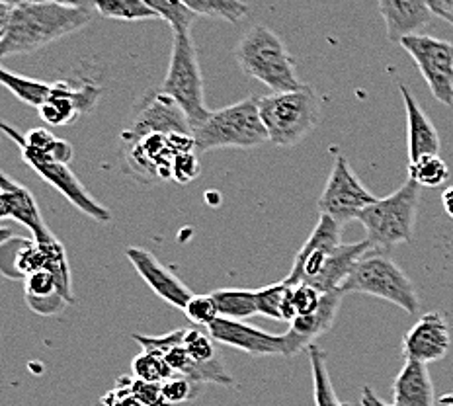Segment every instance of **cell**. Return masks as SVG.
I'll return each mask as SVG.
<instances>
[{"label":"cell","mask_w":453,"mask_h":406,"mask_svg":"<svg viewBox=\"0 0 453 406\" xmlns=\"http://www.w3.org/2000/svg\"><path fill=\"white\" fill-rule=\"evenodd\" d=\"M96 11L51 3L16 4L11 20L0 30V57L34 53L87 27Z\"/></svg>","instance_id":"cell-1"},{"label":"cell","mask_w":453,"mask_h":406,"mask_svg":"<svg viewBox=\"0 0 453 406\" xmlns=\"http://www.w3.org/2000/svg\"><path fill=\"white\" fill-rule=\"evenodd\" d=\"M234 59L244 74L266 84L272 92H291L305 87L297 77L294 55L268 26H252L234 47Z\"/></svg>","instance_id":"cell-2"},{"label":"cell","mask_w":453,"mask_h":406,"mask_svg":"<svg viewBox=\"0 0 453 406\" xmlns=\"http://www.w3.org/2000/svg\"><path fill=\"white\" fill-rule=\"evenodd\" d=\"M420 205V186L409 180L395 194L381 197L357 217L373 250H389L396 244L412 242L414 223Z\"/></svg>","instance_id":"cell-3"},{"label":"cell","mask_w":453,"mask_h":406,"mask_svg":"<svg viewBox=\"0 0 453 406\" xmlns=\"http://www.w3.org/2000/svg\"><path fill=\"white\" fill-rule=\"evenodd\" d=\"M194 139L196 150L200 153L215 149H254L270 141L257 98L211 111L210 118L194 129Z\"/></svg>","instance_id":"cell-4"},{"label":"cell","mask_w":453,"mask_h":406,"mask_svg":"<svg viewBox=\"0 0 453 406\" xmlns=\"http://www.w3.org/2000/svg\"><path fill=\"white\" fill-rule=\"evenodd\" d=\"M260 116L268 131L270 143L294 147L319 126L320 98L305 87L291 92H272L258 98Z\"/></svg>","instance_id":"cell-5"},{"label":"cell","mask_w":453,"mask_h":406,"mask_svg":"<svg viewBox=\"0 0 453 406\" xmlns=\"http://www.w3.org/2000/svg\"><path fill=\"white\" fill-rule=\"evenodd\" d=\"M342 294H364L389 301L404 313H418L420 297L411 278L383 250H372L356 264L350 276L340 287Z\"/></svg>","instance_id":"cell-6"},{"label":"cell","mask_w":453,"mask_h":406,"mask_svg":"<svg viewBox=\"0 0 453 406\" xmlns=\"http://www.w3.org/2000/svg\"><path fill=\"white\" fill-rule=\"evenodd\" d=\"M160 90L184 110L192 126V134L210 118L211 110L205 106L203 74L190 34H174L168 71Z\"/></svg>","instance_id":"cell-7"},{"label":"cell","mask_w":453,"mask_h":406,"mask_svg":"<svg viewBox=\"0 0 453 406\" xmlns=\"http://www.w3.org/2000/svg\"><path fill=\"white\" fill-rule=\"evenodd\" d=\"M3 131L14 141L18 149H20L24 163L30 168H34L35 174L43 178L47 184H51L57 192L67 197V200L74 207H77V210H81L84 215H88L90 219L98 221V223H108L111 219V213L106 210V207H102L87 192V188H84L79 178L74 176L69 165L57 163V160H53L50 155L40 153V150L27 147L24 143V137L20 131H18L14 126L6 124V121L3 124Z\"/></svg>","instance_id":"cell-8"},{"label":"cell","mask_w":453,"mask_h":406,"mask_svg":"<svg viewBox=\"0 0 453 406\" xmlns=\"http://www.w3.org/2000/svg\"><path fill=\"white\" fill-rule=\"evenodd\" d=\"M380 197H375L367 188L360 182V178L354 174V170L344 155H336L333 170L326 180L323 194L319 197V213L333 217L340 225L357 221V217L375 203Z\"/></svg>","instance_id":"cell-9"},{"label":"cell","mask_w":453,"mask_h":406,"mask_svg":"<svg viewBox=\"0 0 453 406\" xmlns=\"http://www.w3.org/2000/svg\"><path fill=\"white\" fill-rule=\"evenodd\" d=\"M192 134L184 110L163 90L147 92L121 134V143H135L149 135Z\"/></svg>","instance_id":"cell-10"},{"label":"cell","mask_w":453,"mask_h":406,"mask_svg":"<svg viewBox=\"0 0 453 406\" xmlns=\"http://www.w3.org/2000/svg\"><path fill=\"white\" fill-rule=\"evenodd\" d=\"M407 51L426 80L434 98L451 106L453 103V43L426 34L409 35L399 43Z\"/></svg>","instance_id":"cell-11"},{"label":"cell","mask_w":453,"mask_h":406,"mask_svg":"<svg viewBox=\"0 0 453 406\" xmlns=\"http://www.w3.org/2000/svg\"><path fill=\"white\" fill-rule=\"evenodd\" d=\"M186 330L188 328H176L165 336L134 334V340L139 342V346L143 348V350L158 352L163 356L176 375H184L197 385L217 383V385L233 387L234 379L229 375V372L225 370V365L219 357H215L213 362H207V364H196L192 360L190 354H188V350L184 348Z\"/></svg>","instance_id":"cell-12"},{"label":"cell","mask_w":453,"mask_h":406,"mask_svg":"<svg viewBox=\"0 0 453 406\" xmlns=\"http://www.w3.org/2000/svg\"><path fill=\"white\" fill-rule=\"evenodd\" d=\"M340 233H342V225L334 221L333 217L320 215L319 223L309 234L307 242L301 247L297 257L294 260V268L283 280L288 286H299V283H313L319 273L323 272L325 264L340 242Z\"/></svg>","instance_id":"cell-13"},{"label":"cell","mask_w":453,"mask_h":406,"mask_svg":"<svg viewBox=\"0 0 453 406\" xmlns=\"http://www.w3.org/2000/svg\"><path fill=\"white\" fill-rule=\"evenodd\" d=\"M215 342L237 348V350L250 356H283L286 357V336L270 334L264 330L250 326L242 320H233L219 317L207 326Z\"/></svg>","instance_id":"cell-14"},{"label":"cell","mask_w":453,"mask_h":406,"mask_svg":"<svg viewBox=\"0 0 453 406\" xmlns=\"http://www.w3.org/2000/svg\"><path fill=\"white\" fill-rule=\"evenodd\" d=\"M451 344L448 320L438 310L422 315L403 338L404 360L422 364L440 362L448 354Z\"/></svg>","instance_id":"cell-15"},{"label":"cell","mask_w":453,"mask_h":406,"mask_svg":"<svg viewBox=\"0 0 453 406\" xmlns=\"http://www.w3.org/2000/svg\"><path fill=\"white\" fill-rule=\"evenodd\" d=\"M124 163L129 174H135L139 180L155 182L173 178L174 153L168 145V135H149L135 143H126Z\"/></svg>","instance_id":"cell-16"},{"label":"cell","mask_w":453,"mask_h":406,"mask_svg":"<svg viewBox=\"0 0 453 406\" xmlns=\"http://www.w3.org/2000/svg\"><path fill=\"white\" fill-rule=\"evenodd\" d=\"M0 217L27 226L35 242H47L55 237L43 221L34 194L20 182L12 180L8 172H0Z\"/></svg>","instance_id":"cell-17"},{"label":"cell","mask_w":453,"mask_h":406,"mask_svg":"<svg viewBox=\"0 0 453 406\" xmlns=\"http://www.w3.org/2000/svg\"><path fill=\"white\" fill-rule=\"evenodd\" d=\"M342 299L344 294L340 289L328 291V294H323V301H320V307L315 313L296 317L291 320L289 328L283 333V336H286V357H294L299 352L309 350L319 336H323L333 328Z\"/></svg>","instance_id":"cell-18"},{"label":"cell","mask_w":453,"mask_h":406,"mask_svg":"<svg viewBox=\"0 0 453 406\" xmlns=\"http://www.w3.org/2000/svg\"><path fill=\"white\" fill-rule=\"evenodd\" d=\"M126 257L131 262V266L135 268V272L145 280L147 286L153 289L160 299L176 309H186L188 301L194 297V294L174 276L173 272L157 260L155 254H150L147 249L141 247H127Z\"/></svg>","instance_id":"cell-19"},{"label":"cell","mask_w":453,"mask_h":406,"mask_svg":"<svg viewBox=\"0 0 453 406\" xmlns=\"http://www.w3.org/2000/svg\"><path fill=\"white\" fill-rule=\"evenodd\" d=\"M377 4L385 22L387 37L395 43L420 34L434 18L428 0H377Z\"/></svg>","instance_id":"cell-20"},{"label":"cell","mask_w":453,"mask_h":406,"mask_svg":"<svg viewBox=\"0 0 453 406\" xmlns=\"http://www.w3.org/2000/svg\"><path fill=\"white\" fill-rule=\"evenodd\" d=\"M45 268V254L32 237H18L6 225L0 229V270L4 278L26 280Z\"/></svg>","instance_id":"cell-21"},{"label":"cell","mask_w":453,"mask_h":406,"mask_svg":"<svg viewBox=\"0 0 453 406\" xmlns=\"http://www.w3.org/2000/svg\"><path fill=\"white\" fill-rule=\"evenodd\" d=\"M395 406H436L428 365L417 360H404L393 383Z\"/></svg>","instance_id":"cell-22"},{"label":"cell","mask_w":453,"mask_h":406,"mask_svg":"<svg viewBox=\"0 0 453 406\" xmlns=\"http://www.w3.org/2000/svg\"><path fill=\"white\" fill-rule=\"evenodd\" d=\"M399 90L404 102V110H407L409 158L417 160L426 155H440V135L426 116V111L420 108L417 98L412 96V92L403 82L399 84Z\"/></svg>","instance_id":"cell-23"},{"label":"cell","mask_w":453,"mask_h":406,"mask_svg":"<svg viewBox=\"0 0 453 406\" xmlns=\"http://www.w3.org/2000/svg\"><path fill=\"white\" fill-rule=\"evenodd\" d=\"M372 250L373 247L367 239L362 242L338 244V247L330 252L323 272L319 273V278L311 283V286L317 287L319 291H323V294H328V291H338L342 287V283L348 280V276H350L352 270L356 268V264Z\"/></svg>","instance_id":"cell-24"},{"label":"cell","mask_w":453,"mask_h":406,"mask_svg":"<svg viewBox=\"0 0 453 406\" xmlns=\"http://www.w3.org/2000/svg\"><path fill=\"white\" fill-rule=\"evenodd\" d=\"M24 299L26 305L42 317H53L69 305L61 295L55 276L47 270L34 272L24 280Z\"/></svg>","instance_id":"cell-25"},{"label":"cell","mask_w":453,"mask_h":406,"mask_svg":"<svg viewBox=\"0 0 453 406\" xmlns=\"http://www.w3.org/2000/svg\"><path fill=\"white\" fill-rule=\"evenodd\" d=\"M0 82L11 90L18 100H22L27 106H34L40 110L43 103L50 102L55 96V82H42L35 79L22 77V74H16L3 69L0 71Z\"/></svg>","instance_id":"cell-26"},{"label":"cell","mask_w":453,"mask_h":406,"mask_svg":"<svg viewBox=\"0 0 453 406\" xmlns=\"http://www.w3.org/2000/svg\"><path fill=\"white\" fill-rule=\"evenodd\" d=\"M219 317L244 320L258 315L257 289H217L211 294Z\"/></svg>","instance_id":"cell-27"},{"label":"cell","mask_w":453,"mask_h":406,"mask_svg":"<svg viewBox=\"0 0 453 406\" xmlns=\"http://www.w3.org/2000/svg\"><path fill=\"white\" fill-rule=\"evenodd\" d=\"M309 360H311V373H313V393H315V404L317 406H352L350 402H342L336 396V391L330 381L328 367H326V356L317 344L309 348Z\"/></svg>","instance_id":"cell-28"},{"label":"cell","mask_w":453,"mask_h":406,"mask_svg":"<svg viewBox=\"0 0 453 406\" xmlns=\"http://www.w3.org/2000/svg\"><path fill=\"white\" fill-rule=\"evenodd\" d=\"M96 14L111 20L141 22L158 18L145 0H96Z\"/></svg>","instance_id":"cell-29"},{"label":"cell","mask_w":453,"mask_h":406,"mask_svg":"<svg viewBox=\"0 0 453 406\" xmlns=\"http://www.w3.org/2000/svg\"><path fill=\"white\" fill-rule=\"evenodd\" d=\"M196 16L221 18L225 22L237 24L249 16L250 8L242 0H182Z\"/></svg>","instance_id":"cell-30"},{"label":"cell","mask_w":453,"mask_h":406,"mask_svg":"<svg viewBox=\"0 0 453 406\" xmlns=\"http://www.w3.org/2000/svg\"><path fill=\"white\" fill-rule=\"evenodd\" d=\"M409 178L420 188H438L449 178V168L440 155H426L409 160Z\"/></svg>","instance_id":"cell-31"},{"label":"cell","mask_w":453,"mask_h":406,"mask_svg":"<svg viewBox=\"0 0 453 406\" xmlns=\"http://www.w3.org/2000/svg\"><path fill=\"white\" fill-rule=\"evenodd\" d=\"M22 137H24V143L27 147L40 150V153L50 155L53 160H57V163L69 165L73 160V155H74L73 145L69 143V141L55 137L51 131L37 127V129L27 131V134Z\"/></svg>","instance_id":"cell-32"},{"label":"cell","mask_w":453,"mask_h":406,"mask_svg":"<svg viewBox=\"0 0 453 406\" xmlns=\"http://www.w3.org/2000/svg\"><path fill=\"white\" fill-rule=\"evenodd\" d=\"M145 3L153 8L160 20L173 27L174 34H190L197 16L182 0H145Z\"/></svg>","instance_id":"cell-33"},{"label":"cell","mask_w":453,"mask_h":406,"mask_svg":"<svg viewBox=\"0 0 453 406\" xmlns=\"http://www.w3.org/2000/svg\"><path fill=\"white\" fill-rule=\"evenodd\" d=\"M131 370H134L135 379L157 385H163L170 377L176 375L163 356L150 350H143L139 356H135Z\"/></svg>","instance_id":"cell-34"},{"label":"cell","mask_w":453,"mask_h":406,"mask_svg":"<svg viewBox=\"0 0 453 406\" xmlns=\"http://www.w3.org/2000/svg\"><path fill=\"white\" fill-rule=\"evenodd\" d=\"M40 111V118L43 119V124L47 126H69L71 121L77 119L82 111L77 100L73 98H53L43 106L37 110Z\"/></svg>","instance_id":"cell-35"},{"label":"cell","mask_w":453,"mask_h":406,"mask_svg":"<svg viewBox=\"0 0 453 406\" xmlns=\"http://www.w3.org/2000/svg\"><path fill=\"white\" fill-rule=\"evenodd\" d=\"M288 287L289 286L286 281H278V283H272V286L257 289L258 315L272 320H283L281 303H283V297L288 294Z\"/></svg>","instance_id":"cell-36"},{"label":"cell","mask_w":453,"mask_h":406,"mask_svg":"<svg viewBox=\"0 0 453 406\" xmlns=\"http://www.w3.org/2000/svg\"><path fill=\"white\" fill-rule=\"evenodd\" d=\"M160 391H163V399L170 404H182L188 401H194L197 395H200V385L188 379L184 375H173L160 385Z\"/></svg>","instance_id":"cell-37"},{"label":"cell","mask_w":453,"mask_h":406,"mask_svg":"<svg viewBox=\"0 0 453 406\" xmlns=\"http://www.w3.org/2000/svg\"><path fill=\"white\" fill-rule=\"evenodd\" d=\"M213 342L215 340L211 338V334H205L202 330H196V328L186 330L184 348L196 364H207V362H213L215 357H219Z\"/></svg>","instance_id":"cell-38"},{"label":"cell","mask_w":453,"mask_h":406,"mask_svg":"<svg viewBox=\"0 0 453 406\" xmlns=\"http://www.w3.org/2000/svg\"><path fill=\"white\" fill-rule=\"evenodd\" d=\"M184 315L192 320L197 326H210L215 318H219V310H217L215 301L210 295H194L184 309Z\"/></svg>","instance_id":"cell-39"},{"label":"cell","mask_w":453,"mask_h":406,"mask_svg":"<svg viewBox=\"0 0 453 406\" xmlns=\"http://www.w3.org/2000/svg\"><path fill=\"white\" fill-rule=\"evenodd\" d=\"M291 287H294L297 317L315 313V310L320 307V301H323V291H319L317 287L309 286V283H299V286H291Z\"/></svg>","instance_id":"cell-40"},{"label":"cell","mask_w":453,"mask_h":406,"mask_svg":"<svg viewBox=\"0 0 453 406\" xmlns=\"http://www.w3.org/2000/svg\"><path fill=\"white\" fill-rule=\"evenodd\" d=\"M200 174V160L196 153L176 155L173 163V178L178 184H188Z\"/></svg>","instance_id":"cell-41"},{"label":"cell","mask_w":453,"mask_h":406,"mask_svg":"<svg viewBox=\"0 0 453 406\" xmlns=\"http://www.w3.org/2000/svg\"><path fill=\"white\" fill-rule=\"evenodd\" d=\"M434 16L441 18L453 26V0H428Z\"/></svg>","instance_id":"cell-42"},{"label":"cell","mask_w":453,"mask_h":406,"mask_svg":"<svg viewBox=\"0 0 453 406\" xmlns=\"http://www.w3.org/2000/svg\"><path fill=\"white\" fill-rule=\"evenodd\" d=\"M27 3H51V4H63L73 8H88V11H96V0H27Z\"/></svg>","instance_id":"cell-43"},{"label":"cell","mask_w":453,"mask_h":406,"mask_svg":"<svg viewBox=\"0 0 453 406\" xmlns=\"http://www.w3.org/2000/svg\"><path fill=\"white\" fill-rule=\"evenodd\" d=\"M360 404L362 406H395V404H387L383 402L380 396L375 395V391L372 389V387H364L362 389V395H360Z\"/></svg>","instance_id":"cell-44"},{"label":"cell","mask_w":453,"mask_h":406,"mask_svg":"<svg viewBox=\"0 0 453 406\" xmlns=\"http://www.w3.org/2000/svg\"><path fill=\"white\" fill-rule=\"evenodd\" d=\"M441 203H443V210H446V213L453 219V186L441 194Z\"/></svg>","instance_id":"cell-45"},{"label":"cell","mask_w":453,"mask_h":406,"mask_svg":"<svg viewBox=\"0 0 453 406\" xmlns=\"http://www.w3.org/2000/svg\"><path fill=\"white\" fill-rule=\"evenodd\" d=\"M3 3H6V4H12V6H16V4H20V3H24V0H3Z\"/></svg>","instance_id":"cell-46"},{"label":"cell","mask_w":453,"mask_h":406,"mask_svg":"<svg viewBox=\"0 0 453 406\" xmlns=\"http://www.w3.org/2000/svg\"><path fill=\"white\" fill-rule=\"evenodd\" d=\"M135 406H145V404H141V402H135Z\"/></svg>","instance_id":"cell-47"}]
</instances>
